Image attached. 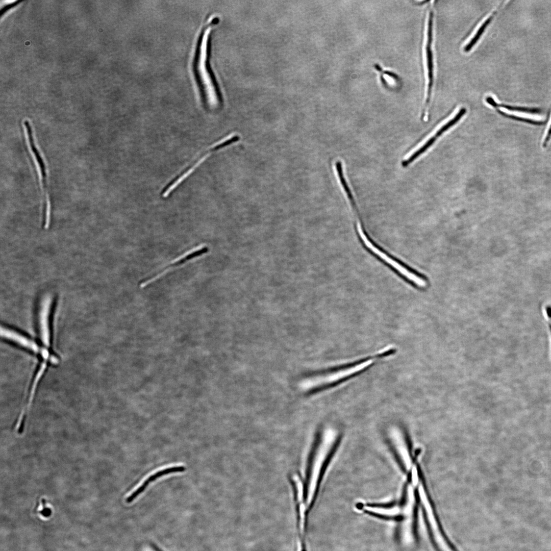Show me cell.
I'll list each match as a JSON object with an SVG mask.
<instances>
[{"instance_id":"13","label":"cell","mask_w":551,"mask_h":551,"mask_svg":"<svg viewBox=\"0 0 551 551\" xmlns=\"http://www.w3.org/2000/svg\"><path fill=\"white\" fill-rule=\"evenodd\" d=\"M208 251L206 246L198 247L187 252L171 262L172 265H179L196 257L201 256Z\"/></svg>"},{"instance_id":"5","label":"cell","mask_w":551,"mask_h":551,"mask_svg":"<svg viewBox=\"0 0 551 551\" xmlns=\"http://www.w3.org/2000/svg\"><path fill=\"white\" fill-rule=\"evenodd\" d=\"M466 112V109L465 108H461L452 119L447 122L445 124L443 125L441 128L436 132L434 135L431 137L421 147L414 152L407 159L403 161L402 162V166L403 167H407L421 154L424 153L435 142L438 137L441 136L443 133L457 123Z\"/></svg>"},{"instance_id":"22","label":"cell","mask_w":551,"mask_h":551,"mask_svg":"<svg viewBox=\"0 0 551 551\" xmlns=\"http://www.w3.org/2000/svg\"><path fill=\"white\" fill-rule=\"evenodd\" d=\"M550 137H551V125H550V127H549V128L548 129V132H547V135H546V137L547 138H550Z\"/></svg>"},{"instance_id":"10","label":"cell","mask_w":551,"mask_h":551,"mask_svg":"<svg viewBox=\"0 0 551 551\" xmlns=\"http://www.w3.org/2000/svg\"><path fill=\"white\" fill-rule=\"evenodd\" d=\"M426 516L430 526L434 540L441 551H453L448 545L446 540L440 531L430 503L426 502L423 504Z\"/></svg>"},{"instance_id":"14","label":"cell","mask_w":551,"mask_h":551,"mask_svg":"<svg viewBox=\"0 0 551 551\" xmlns=\"http://www.w3.org/2000/svg\"><path fill=\"white\" fill-rule=\"evenodd\" d=\"M486 101L487 103L495 108L502 107L511 111H516L531 113H539L541 112L540 109L537 108H530L525 107L512 106L504 104H499L496 103V102L491 96L487 97Z\"/></svg>"},{"instance_id":"2","label":"cell","mask_w":551,"mask_h":551,"mask_svg":"<svg viewBox=\"0 0 551 551\" xmlns=\"http://www.w3.org/2000/svg\"><path fill=\"white\" fill-rule=\"evenodd\" d=\"M337 432L333 429L324 431L312 459L307 487L305 504L308 512L314 499L319 480L327 462L336 444Z\"/></svg>"},{"instance_id":"4","label":"cell","mask_w":551,"mask_h":551,"mask_svg":"<svg viewBox=\"0 0 551 551\" xmlns=\"http://www.w3.org/2000/svg\"><path fill=\"white\" fill-rule=\"evenodd\" d=\"M415 499L412 486H409L406 503L402 509L403 519L400 525V539L406 546H410L414 542L413 522Z\"/></svg>"},{"instance_id":"7","label":"cell","mask_w":551,"mask_h":551,"mask_svg":"<svg viewBox=\"0 0 551 551\" xmlns=\"http://www.w3.org/2000/svg\"><path fill=\"white\" fill-rule=\"evenodd\" d=\"M2 337L32 353L40 354L41 347L35 341L27 336L5 326L1 328Z\"/></svg>"},{"instance_id":"11","label":"cell","mask_w":551,"mask_h":551,"mask_svg":"<svg viewBox=\"0 0 551 551\" xmlns=\"http://www.w3.org/2000/svg\"><path fill=\"white\" fill-rule=\"evenodd\" d=\"M218 147L214 144H212L209 148L208 152L199 158L194 164L186 170L184 172L181 174L176 179L172 182L163 191L162 196L165 198L169 196V195L186 178H187L190 174H191L194 170L203 162L206 159L210 156L211 153L214 151L218 150Z\"/></svg>"},{"instance_id":"15","label":"cell","mask_w":551,"mask_h":551,"mask_svg":"<svg viewBox=\"0 0 551 551\" xmlns=\"http://www.w3.org/2000/svg\"><path fill=\"white\" fill-rule=\"evenodd\" d=\"M493 15L494 13L492 15L490 16L486 20H485L484 22L482 23V24L474 36L471 39L470 41L464 47V52H468L470 51L472 47L478 42L481 35L483 34V32L485 30L486 28L491 21L493 17Z\"/></svg>"},{"instance_id":"9","label":"cell","mask_w":551,"mask_h":551,"mask_svg":"<svg viewBox=\"0 0 551 551\" xmlns=\"http://www.w3.org/2000/svg\"><path fill=\"white\" fill-rule=\"evenodd\" d=\"M390 437L396 451L405 467L409 470L412 467V461L409 450L401 432L397 429H392Z\"/></svg>"},{"instance_id":"8","label":"cell","mask_w":551,"mask_h":551,"mask_svg":"<svg viewBox=\"0 0 551 551\" xmlns=\"http://www.w3.org/2000/svg\"><path fill=\"white\" fill-rule=\"evenodd\" d=\"M433 12L431 10L429 14V18L428 25L427 42L426 45V59L428 69V85L427 89V96L425 108L423 110L422 115H424L426 107L429 103L432 88L433 84V54L431 49L432 42V30L433 22Z\"/></svg>"},{"instance_id":"21","label":"cell","mask_w":551,"mask_h":551,"mask_svg":"<svg viewBox=\"0 0 551 551\" xmlns=\"http://www.w3.org/2000/svg\"><path fill=\"white\" fill-rule=\"evenodd\" d=\"M143 551H161L160 549L153 545H147L143 548Z\"/></svg>"},{"instance_id":"1","label":"cell","mask_w":551,"mask_h":551,"mask_svg":"<svg viewBox=\"0 0 551 551\" xmlns=\"http://www.w3.org/2000/svg\"><path fill=\"white\" fill-rule=\"evenodd\" d=\"M217 20L212 18L203 31L199 38L194 61V72L206 103L211 107L219 104L217 88L210 72L208 63V43L211 26Z\"/></svg>"},{"instance_id":"19","label":"cell","mask_w":551,"mask_h":551,"mask_svg":"<svg viewBox=\"0 0 551 551\" xmlns=\"http://www.w3.org/2000/svg\"><path fill=\"white\" fill-rule=\"evenodd\" d=\"M412 481L414 486H416L418 482V472L415 466L412 468Z\"/></svg>"},{"instance_id":"17","label":"cell","mask_w":551,"mask_h":551,"mask_svg":"<svg viewBox=\"0 0 551 551\" xmlns=\"http://www.w3.org/2000/svg\"><path fill=\"white\" fill-rule=\"evenodd\" d=\"M497 111L501 115H502L503 116H505L506 117L510 118L515 119V120H516L524 121V122H528V123H532V124H536V125H540V124H542L543 123V122H542V121L534 120H532V119H529V118L519 117V116H515V115H510V114L506 113H505V112H503V111H501L500 110H497Z\"/></svg>"},{"instance_id":"16","label":"cell","mask_w":551,"mask_h":551,"mask_svg":"<svg viewBox=\"0 0 551 551\" xmlns=\"http://www.w3.org/2000/svg\"><path fill=\"white\" fill-rule=\"evenodd\" d=\"M36 514L44 519L49 517L52 513V508L45 498H40L35 509Z\"/></svg>"},{"instance_id":"12","label":"cell","mask_w":551,"mask_h":551,"mask_svg":"<svg viewBox=\"0 0 551 551\" xmlns=\"http://www.w3.org/2000/svg\"><path fill=\"white\" fill-rule=\"evenodd\" d=\"M185 467L183 466H178L170 467L157 471L150 475L137 489H136L135 491L128 496L126 498V502L128 503H131L139 495L144 491L150 483L154 481L158 478L170 473L183 472L185 470Z\"/></svg>"},{"instance_id":"3","label":"cell","mask_w":551,"mask_h":551,"mask_svg":"<svg viewBox=\"0 0 551 551\" xmlns=\"http://www.w3.org/2000/svg\"><path fill=\"white\" fill-rule=\"evenodd\" d=\"M373 359L369 358L305 379L300 383L304 391L323 389L334 386L358 374L370 366Z\"/></svg>"},{"instance_id":"6","label":"cell","mask_w":551,"mask_h":551,"mask_svg":"<svg viewBox=\"0 0 551 551\" xmlns=\"http://www.w3.org/2000/svg\"><path fill=\"white\" fill-rule=\"evenodd\" d=\"M371 252L384 261L396 270L402 276L417 285L418 287L424 288L427 285L425 280L412 272L404 265L400 264L392 258L382 252L377 246H374L371 249Z\"/></svg>"},{"instance_id":"20","label":"cell","mask_w":551,"mask_h":551,"mask_svg":"<svg viewBox=\"0 0 551 551\" xmlns=\"http://www.w3.org/2000/svg\"><path fill=\"white\" fill-rule=\"evenodd\" d=\"M545 311L546 316L548 319V322L551 332V306H546L545 308Z\"/></svg>"},{"instance_id":"18","label":"cell","mask_w":551,"mask_h":551,"mask_svg":"<svg viewBox=\"0 0 551 551\" xmlns=\"http://www.w3.org/2000/svg\"><path fill=\"white\" fill-rule=\"evenodd\" d=\"M21 2H22V1H15V2H14L13 3L7 4V5L4 6L1 8V11H0L1 16L2 17L3 15L4 14H5L8 11H9L10 9H11L12 8L16 7L17 5H18L19 3H21Z\"/></svg>"}]
</instances>
